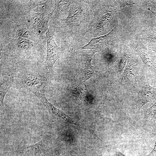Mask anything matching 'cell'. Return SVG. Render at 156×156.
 <instances>
[{
	"label": "cell",
	"instance_id": "1",
	"mask_svg": "<svg viewBox=\"0 0 156 156\" xmlns=\"http://www.w3.org/2000/svg\"><path fill=\"white\" fill-rule=\"evenodd\" d=\"M53 75V72L47 71L43 68L41 70H22L15 76L14 84L19 90H28L38 84L46 87L51 83Z\"/></svg>",
	"mask_w": 156,
	"mask_h": 156
},
{
	"label": "cell",
	"instance_id": "2",
	"mask_svg": "<svg viewBox=\"0 0 156 156\" xmlns=\"http://www.w3.org/2000/svg\"><path fill=\"white\" fill-rule=\"evenodd\" d=\"M45 86L40 85L37 87L31 89L29 91L35 95L47 109L52 118L54 121L62 123L72 124L87 131L89 130V129L82 125L49 102L45 96Z\"/></svg>",
	"mask_w": 156,
	"mask_h": 156
},
{
	"label": "cell",
	"instance_id": "3",
	"mask_svg": "<svg viewBox=\"0 0 156 156\" xmlns=\"http://www.w3.org/2000/svg\"><path fill=\"white\" fill-rule=\"evenodd\" d=\"M51 16L50 13L45 11L40 13L30 11L27 14L26 19L36 34L42 38L49 30L48 24Z\"/></svg>",
	"mask_w": 156,
	"mask_h": 156
},
{
	"label": "cell",
	"instance_id": "4",
	"mask_svg": "<svg viewBox=\"0 0 156 156\" xmlns=\"http://www.w3.org/2000/svg\"><path fill=\"white\" fill-rule=\"evenodd\" d=\"M46 38L47 55L43 68L47 71L52 72L53 65L61 55L63 49L56 44L53 35L49 30L46 33Z\"/></svg>",
	"mask_w": 156,
	"mask_h": 156
},
{
	"label": "cell",
	"instance_id": "5",
	"mask_svg": "<svg viewBox=\"0 0 156 156\" xmlns=\"http://www.w3.org/2000/svg\"><path fill=\"white\" fill-rule=\"evenodd\" d=\"M156 100V88L151 86L147 81L140 92L136 102L138 111H139L143 106L148 103Z\"/></svg>",
	"mask_w": 156,
	"mask_h": 156
},
{
	"label": "cell",
	"instance_id": "6",
	"mask_svg": "<svg viewBox=\"0 0 156 156\" xmlns=\"http://www.w3.org/2000/svg\"><path fill=\"white\" fill-rule=\"evenodd\" d=\"M142 110L141 120L144 125L150 129H156V102L150 107Z\"/></svg>",
	"mask_w": 156,
	"mask_h": 156
},
{
	"label": "cell",
	"instance_id": "7",
	"mask_svg": "<svg viewBox=\"0 0 156 156\" xmlns=\"http://www.w3.org/2000/svg\"><path fill=\"white\" fill-rule=\"evenodd\" d=\"M114 32L112 29L107 34L103 36L92 38L86 45L80 47L81 49H90L99 51L101 48L107 44Z\"/></svg>",
	"mask_w": 156,
	"mask_h": 156
},
{
	"label": "cell",
	"instance_id": "8",
	"mask_svg": "<svg viewBox=\"0 0 156 156\" xmlns=\"http://www.w3.org/2000/svg\"><path fill=\"white\" fill-rule=\"evenodd\" d=\"M91 77L81 73L79 83L74 90V93L75 95L85 102L87 101L89 94V92L86 86V81Z\"/></svg>",
	"mask_w": 156,
	"mask_h": 156
},
{
	"label": "cell",
	"instance_id": "9",
	"mask_svg": "<svg viewBox=\"0 0 156 156\" xmlns=\"http://www.w3.org/2000/svg\"><path fill=\"white\" fill-rule=\"evenodd\" d=\"M137 51L148 68L156 76V55L151 51L145 52L138 49Z\"/></svg>",
	"mask_w": 156,
	"mask_h": 156
},
{
	"label": "cell",
	"instance_id": "10",
	"mask_svg": "<svg viewBox=\"0 0 156 156\" xmlns=\"http://www.w3.org/2000/svg\"><path fill=\"white\" fill-rule=\"evenodd\" d=\"M71 1L57 0L53 11L50 13L51 16L58 17L64 12L68 8L71 3Z\"/></svg>",
	"mask_w": 156,
	"mask_h": 156
},
{
	"label": "cell",
	"instance_id": "11",
	"mask_svg": "<svg viewBox=\"0 0 156 156\" xmlns=\"http://www.w3.org/2000/svg\"><path fill=\"white\" fill-rule=\"evenodd\" d=\"M83 10L78 7H72L70 10L68 16L64 21L66 23H75L82 17Z\"/></svg>",
	"mask_w": 156,
	"mask_h": 156
},
{
	"label": "cell",
	"instance_id": "12",
	"mask_svg": "<svg viewBox=\"0 0 156 156\" xmlns=\"http://www.w3.org/2000/svg\"><path fill=\"white\" fill-rule=\"evenodd\" d=\"M114 14L113 12H109L102 16L96 23L94 27L98 29L106 26L111 21Z\"/></svg>",
	"mask_w": 156,
	"mask_h": 156
},
{
	"label": "cell",
	"instance_id": "13",
	"mask_svg": "<svg viewBox=\"0 0 156 156\" xmlns=\"http://www.w3.org/2000/svg\"><path fill=\"white\" fill-rule=\"evenodd\" d=\"M17 47L21 49H29L34 47V43L31 40L26 38L18 37L15 40Z\"/></svg>",
	"mask_w": 156,
	"mask_h": 156
},
{
	"label": "cell",
	"instance_id": "14",
	"mask_svg": "<svg viewBox=\"0 0 156 156\" xmlns=\"http://www.w3.org/2000/svg\"><path fill=\"white\" fill-rule=\"evenodd\" d=\"M140 39L156 43V25L149 28Z\"/></svg>",
	"mask_w": 156,
	"mask_h": 156
},
{
	"label": "cell",
	"instance_id": "15",
	"mask_svg": "<svg viewBox=\"0 0 156 156\" xmlns=\"http://www.w3.org/2000/svg\"><path fill=\"white\" fill-rule=\"evenodd\" d=\"M11 86H9L0 91V110L2 112H4L5 110V107L4 105V99L6 94L8 92Z\"/></svg>",
	"mask_w": 156,
	"mask_h": 156
},
{
	"label": "cell",
	"instance_id": "16",
	"mask_svg": "<svg viewBox=\"0 0 156 156\" xmlns=\"http://www.w3.org/2000/svg\"><path fill=\"white\" fill-rule=\"evenodd\" d=\"M62 152V148L60 147L50 148L44 156H60Z\"/></svg>",
	"mask_w": 156,
	"mask_h": 156
},
{
	"label": "cell",
	"instance_id": "17",
	"mask_svg": "<svg viewBox=\"0 0 156 156\" xmlns=\"http://www.w3.org/2000/svg\"><path fill=\"white\" fill-rule=\"evenodd\" d=\"M16 35L18 37L28 38L31 36V33L28 29L22 27L16 31Z\"/></svg>",
	"mask_w": 156,
	"mask_h": 156
},
{
	"label": "cell",
	"instance_id": "18",
	"mask_svg": "<svg viewBox=\"0 0 156 156\" xmlns=\"http://www.w3.org/2000/svg\"><path fill=\"white\" fill-rule=\"evenodd\" d=\"M149 9L156 16V1H150L148 4Z\"/></svg>",
	"mask_w": 156,
	"mask_h": 156
},
{
	"label": "cell",
	"instance_id": "19",
	"mask_svg": "<svg viewBox=\"0 0 156 156\" xmlns=\"http://www.w3.org/2000/svg\"><path fill=\"white\" fill-rule=\"evenodd\" d=\"M127 57L125 55L122 57L121 59L119 60L117 63V68L119 69L120 68V70H122L125 66L126 61L127 60Z\"/></svg>",
	"mask_w": 156,
	"mask_h": 156
},
{
	"label": "cell",
	"instance_id": "20",
	"mask_svg": "<svg viewBox=\"0 0 156 156\" xmlns=\"http://www.w3.org/2000/svg\"><path fill=\"white\" fill-rule=\"evenodd\" d=\"M148 47L156 53V43L151 42L148 44Z\"/></svg>",
	"mask_w": 156,
	"mask_h": 156
},
{
	"label": "cell",
	"instance_id": "21",
	"mask_svg": "<svg viewBox=\"0 0 156 156\" xmlns=\"http://www.w3.org/2000/svg\"><path fill=\"white\" fill-rule=\"evenodd\" d=\"M147 156H156V140L153 150Z\"/></svg>",
	"mask_w": 156,
	"mask_h": 156
},
{
	"label": "cell",
	"instance_id": "22",
	"mask_svg": "<svg viewBox=\"0 0 156 156\" xmlns=\"http://www.w3.org/2000/svg\"><path fill=\"white\" fill-rule=\"evenodd\" d=\"M114 156H126L118 150H116L114 152Z\"/></svg>",
	"mask_w": 156,
	"mask_h": 156
},
{
	"label": "cell",
	"instance_id": "23",
	"mask_svg": "<svg viewBox=\"0 0 156 156\" xmlns=\"http://www.w3.org/2000/svg\"><path fill=\"white\" fill-rule=\"evenodd\" d=\"M88 156H101L100 155H87Z\"/></svg>",
	"mask_w": 156,
	"mask_h": 156
}]
</instances>
